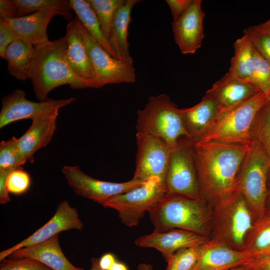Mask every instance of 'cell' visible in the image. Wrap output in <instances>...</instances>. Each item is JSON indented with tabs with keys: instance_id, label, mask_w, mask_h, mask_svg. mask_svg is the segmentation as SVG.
<instances>
[{
	"instance_id": "6da1fadb",
	"label": "cell",
	"mask_w": 270,
	"mask_h": 270,
	"mask_svg": "<svg viewBox=\"0 0 270 270\" xmlns=\"http://www.w3.org/2000/svg\"><path fill=\"white\" fill-rule=\"evenodd\" d=\"M202 199L212 207L236 190L250 145L192 140Z\"/></svg>"
},
{
	"instance_id": "7a4b0ae2",
	"label": "cell",
	"mask_w": 270,
	"mask_h": 270,
	"mask_svg": "<svg viewBox=\"0 0 270 270\" xmlns=\"http://www.w3.org/2000/svg\"><path fill=\"white\" fill-rule=\"evenodd\" d=\"M67 48L65 36L34 47L29 79L39 102L48 99L49 92L62 85L68 84L72 89L93 88L91 82L80 78L72 70L66 58Z\"/></svg>"
},
{
	"instance_id": "3957f363",
	"label": "cell",
	"mask_w": 270,
	"mask_h": 270,
	"mask_svg": "<svg viewBox=\"0 0 270 270\" xmlns=\"http://www.w3.org/2000/svg\"><path fill=\"white\" fill-rule=\"evenodd\" d=\"M148 213L154 230L178 228L210 238L212 208L202 200L165 194Z\"/></svg>"
},
{
	"instance_id": "277c9868",
	"label": "cell",
	"mask_w": 270,
	"mask_h": 270,
	"mask_svg": "<svg viewBox=\"0 0 270 270\" xmlns=\"http://www.w3.org/2000/svg\"><path fill=\"white\" fill-rule=\"evenodd\" d=\"M210 239L243 251L254 220L245 198L236 188L212 207Z\"/></svg>"
},
{
	"instance_id": "5b68a950",
	"label": "cell",
	"mask_w": 270,
	"mask_h": 270,
	"mask_svg": "<svg viewBox=\"0 0 270 270\" xmlns=\"http://www.w3.org/2000/svg\"><path fill=\"white\" fill-rule=\"evenodd\" d=\"M267 103V98L260 92L250 98L220 113L206 132L198 140L250 145V132L260 110Z\"/></svg>"
},
{
	"instance_id": "8992f818",
	"label": "cell",
	"mask_w": 270,
	"mask_h": 270,
	"mask_svg": "<svg viewBox=\"0 0 270 270\" xmlns=\"http://www.w3.org/2000/svg\"><path fill=\"white\" fill-rule=\"evenodd\" d=\"M136 133L164 140L172 149L183 137L190 138L180 109L170 96L162 94L149 98L145 107L137 111Z\"/></svg>"
},
{
	"instance_id": "52a82bcc",
	"label": "cell",
	"mask_w": 270,
	"mask_h": 270,
	"mask_svg": "<svg viewBox=\"0 0 270 270\" xmlns=\"http://www.w3.org/2000/svg\"><path fill=\"white\" fill-rule=\"evenodd\" d=\"M270 160L261 145L252 140L238 174L236 188L245 198L254 221L265 212Z\"/></svg>"
},
{
	"instance_id": "ba28073f",
	"label": "cell",
	"mask_w": 270,
	"mask_h": 270,
	"mask_svg": "<svg viewBox=\"0 0 270 270\" xmlns=\"http://www.w3.org/2000/svg\"><path fill=\"white\" fill-rule=\"evenodd\" d=\"M164 186L166 194L202 200L192 139L182 138L172 149Z\"/></svg>"
},
{
	"instance_id": "9c48e42d",
	"label": "cell",
	"mask_w": 270,
	"mask_h": 270,
	"mask_svg": "<svg viewBox=\"0 0 270 270\" xmlns=\"http://www.w3.org/2000/svg\"><path fill=\"white\" fill-rule=\"evenodd\" d=\"M166 194L164 184L158 178H152L140 186L116 195L100 204L117 211L121 222L132 228Z\"/></svg>"
},
{
	"instance_id": "30bf717a",
	"label": "cell",
	"mask_w": 270,
	"mask_h": 270,
	"mask_svg": "<svg viewBox=\"0 0 270 270\" xmlns=\"http://www.w3.org/2000/svg\"><path fill=\"white\" fill-rule=\"evenodd\" d=\"M78 24L96 74L94 88L110 84L134 82L136 74L134 66L112 57L90 36L80 20Z\"/></svg>"
},
{
	"instance_id": "8fae6325",
	"label": "cell",
	"mask_w": 270,
	"mask_h": 270,
	"mask_svg": "<svg viewBox=\"0 0 270 270\" xmlns=\"http://www.w3.org/2000/svg\"><path fill=\"white\" fill-rule=\"evenodd\" d=\"M137 154L132 179L146 182L158 178L164 184L172 149L162 140L136 133Z\"/></svg>"
},
{
	"instance_id": "7c38bea8",
	"label": "cell",
	"mask_w": 270,
	"mask_h": 270,
	"mask_svg": "<svg viewBox=\"0 0 270 270\" xmlns=\"http://www.w3.org/2000/svg\"><path fill=\"white\" fill-rule=\"evenodd\" d=\"M62 172L76 194L99 204L112 197L140 186L145 182L132 178L124 182L103 181L88 176L77 166H64Z\"/></svg>"
},
{
	"instance_id": "4fadbf2b",
	"label": "cell",
	"mask_w": 270,
	"mask_h": 270,
	"mask_svg": "<svg viewBox=\"0 0 270 270\" xmlns=\"http://www.w3.org/2000/svg\"><path fill=\"white\" fill-rule=\"evenodd\" d=\"M76 99L54 100L48 98L43 102H36L28 100L24 92L16 89L2 98L0 112V128L13 122L33 118L44 112L66 106Z\"/></svg>"
},
{
	"instance_id": "5bb4252c",
	"label": "cell",
	"mask_w": 270,
	"mask_h": 270,
	"mask_svg": "<svg viewBox=\"0 0 270 270\" xmlns=\"http://www.w3.org/2000/svg\"><path fill=\"white\" fill-rule=\"evenodd\" d=\"M84 226L76 209L68 200H63L58 204L54 216L42 226L16 245L0 252V261L18 250L42 242L63 231L81 230Z\"/></svg>"
},
{
	"instance_id": "9a60e30c",
	"label": "cell",
	"mask_w": 270,
	"mask_h": 270,
	"mask_svg": "<svg viewBox=\"0 0 270 270\" xmlns=\"http://www.w3.org/2000/svg\"><path fill=\"white\" fill-rule=\"evenodd\" d=\"M202 2L194 0L182 15L172 24L175 42L184 54H194L202 46L204 18Z\"/></svg>"
},
{
	"instance_id": "2e32d148",
	"label": "cell",
	"mask_w": 270,
	"mask_h": 270,
	"mask_svg": "<svg viewBox=\"0 0 270 270\" xmlns=\"http://www.w3.org/2000/svg\"><path fill=\"white\" fill-rule=\"evenodd\" d=\"M58 111L54 110L33 118L29 128L18 138V152L24 164L27 162L34 163L36 152L51 141L56 129Z\"/></svg>"
},
{
	"instance_id": "e0dca14e",
	"label": "cell",
	"mask_w": 270,
	"mask_h": 270,
	"mask_svg": "<svg viewBox=\"0 0 270 270\" xmlns=\"http://www.w3.org/2000/svg\"><path fill=\"white\" fill-rule=\"evenodd\" d=\"M210 238L186 230L173 228L169 230L142 236L134 241L140 248H154L160 252L166 262L176 251L184 248L201 246Z\"/></svg>"
},
{
	"instance_id": "ac0fdd59",
	"label": "cell",
	"mask_w": 270,
	"mask_h": 270,
	"mask_svg": "<svg viewBox=\"0 0 270 270\" xmlns=\"http://www.w3.org/2000/svg\"><path fill=\"white\" fill-rule=\"evenodd\" d=\"M254 257L245 251L238 250L210 239L202 247L193 270H227L246 264Z\"/></svg>"
},
{
	"instance_id": "d6986e66",
	"label": "cell",
	"mask_w": 270,
	"mask_h": 270,
	"mask_svg": "<svg viewBox=\"0 0 270 270\" xmlns=\"http://www.w3.org/2000/svg\"><path fill=\"white\" fill-rule=\"evenodd\" d=\"M58 13L49 9L16 18H4L16 38L22 40L34 47L49 42L47 28L52 19Z\"/></svg>"
},
{
	"instance_id": "ffe728a7",
	"label": "cell",
	"mask_w": 270,
	"mask_h": 270,
	"mask_svg": "<svg viewBox=\"0 0 270 270\" xmlns=\"http://www.w3.org/2000/svg\"><path fill=\"white\" fill-rule=\"evenodd\" d=\"M76 16L68 22L65 34L68 40L67 62L74 72L79 78L91 82L94 88L96 74L88 54Z\"/></svg>"
},
{
	"instance_id": "44dd1931",
	"label": "cell",
	"mask_w": 270,
	"mask_h": 270,
	"mask_svg": "<svg viewBox=\"0 0 270 270\" xmlns=\"http://www.w3.org/2000/svg\"><path fill=\"white\" fill-rule=\"evenodd\" d=\"M260 92L250 83L228 72L206 92L216 100L220 112L237 106Z\"/></svg>"
},
{
	"instance_id": "7402d4cb",
	"label": "cell",
	"mask_w": 270,
	"mask_h": 270,
	"mask_svg": "<svg viewBox=\"0 0 270 270\" xmlns=\"http://www.w3.org/2000/svg\"><path fill=\"white\" fill-rule=\"evenodd\" d=\"M220 111L216 100L206 92L195 106L180 109L184 126L190 138H200L214 122Z\"/></svg>"
},
{
	"instance_id": "603a6c76",
	"label": "cell",
	"mask_w": 270,
	"mask_h": 270,
	"mask_svg": "<svg viewBox=\"0 0 270 270\" xmlns=\"http://www.w3.org/2000/svg\"><path fill=\"white\" fill-rule=\"evenodd\" d=\"M59 234L42 242L23 248L13 252L12 258H28L40 262L53 270H84L74 266L63 253Z\"/></svg>"
},
{
	"instance_id": "cb8c5ba5",
	"label": "cell",
	"mask_w": 270,
	"mask_h": 270,
	"mask_svg": "<svg viewBox=\"0 0 270 270\" xmlns=\"http://www.w3.org/2000/svg\"><path fill=\"white\" fill-rule=\"evenodd\" d=\"M141 0H126L116 14L109 42L120 61L133 66V60L129 52L128 41V30L132 21L131 12L133 7Z\"/></svg>"
},
{
	"instance_id": "d4e9b609",
	"label": "cell",
	"mask_w": 270,
	"mask_h": 270,
	"mask_svg": "<svg viewBox=\"0 0 270 270\" xmlns=\"http://www.w3.org/2000/svg\"><path fill=\"white\" fill-rule=\"evenodd\" d=\"M35 53L34 47L26 42L16 38L7 48L4 59L8 62L10 74L20 80L29 78L31 62Z\"/></svg>"
},
{
	"instance_id": "484cf974",
	"label": "cell",
	"mask_w": 270,
	"mask_h": 270,
	"mask_svg": "<svg viewBox=\"0 0 270 270\" xmlns=\"http://www.w3.org/2000/svg\"><path fill=\"white\" fill-rule=\"evenodd\" d=\"M68 2L80 22L90 36L112 57L118 60L102 32L97 16L86 0H69Z\"/></svg>"
},
{
	"instance_id": "4316f807",
	"label": "cell",
	"mask_w": 270,
	"mask_h": 270,
	"mask_svg": "<svg viewBox=\"0 0 270 270\" xmlns=\"http://www.w3.org/2000/svg\"><path fill=\"white\" fill-rule=\"evenodd\" d=\"M234 54L228 72L250 83L254 47L244 35L237 39L233 44Z\"/></svg>"
},
{
	"instance_id": "83f0119b",
	"label": "cell",
	"mask_w": 270,
	"mask_h": 270,
	"mask_svg": "<svg viewBox=\"0 0 270 270\" xmlns=\"http://www.w3.org/2000/svg\"><path fill=\"white\" fill-rule=\"evenodd\" d=\"M270 248V212L254 221L246 239L243 251L254 258L264 254Z\"/></svg>"
},
{
	"instance_id": "f1b7e54d",
	"label": "cell",
	"mask_w": 270,
	"mask_h": 270,
	"mask_svg": "<svg viewBox=\"0 0 270 270\" xmlns=\"http://www.w3.org/2000/svg\"><path fill=\"white\" fill-rule=\"evenodd\" d=\"M17 9L18 18L49 10H56L66 20H72V8L66 0H12Z\"/></svg>"
},
{
	"instance_id": "f546056e",
	"label": "cell",
	"mask_w": 270,
	"mask_h": 270,
	"mask_svg": "<svg viewBox=\"0 0 270 270\" xmlns=\"http://www.w3.org/2000/svg\"><path fill=\"white\" fill-rule=\"evenodd\" d=\"M97 16L102 32L108 40L116 14L126 0H86Z\"/></svg>"
},
{
	"instance_id": "4dcf8cb0",
	"label": "cell",
	"mask_w": 270,
	"mask_h": 270,
	"mask_svg": "<svg viewBox=\"0 0 270 270\" xmlns=\"http://www.w3.org/2000/svg\"><path fill=\"white\" fill-rule=\"evenodd\" d=\"M250 136L258 142L270 160V106L267 103L260 110L253 122Z\"/></svg>"
},
{
	"instance_id": "1f68e13d",
	"label": "cell",
	"mask_w": 270,
	"mask_h": 270,
	"mask_svg": "<svg viewBox=\"0 0 270 270\" xmlns=\"http://www.w3.org/2000/svg\"><path fill=\"white\" fill-rule=\"evenodd\" d=\"M250 83L266 96L270 94V64L254 48Z\"/></svg>"
},
{
	"instance_id": "d6a6232c",
	"label": "cell",
	"mask_w": 270,
	"mask_h": 270,
	"mask_svg": "<svg viewBox=\"0 0 270 270\" xmlns=\"http://www.w3.org/2000/svg\"><path fill=\"white\" fill-rule=\"evenodd\" d=\"M18 138L12 136L0 143V172H10L24 165L18 150Z\"/></svg>"
},
{
	"instance_id": "836d02e7",
	"label": "cell",
	"mask_w": 270,
	"mask_h": 270,
	"mask_svg": "<svg viewBox=\"0 0 270 270\" xmlns=\"http://www.w3.org/2000/svg\"><path fill=\"white\" fill-rule=\"evenodd\" d=\"M203 244L176 251L167 262L168 265L165 270H193L198 262Z\"/></svg>"
},
{
	"instance_id": "e575fe53",
	"label": "cell",
	"mask_w": 270,
	"mask_h": 270,
	"mask_svg": "<svg viewBox=\"0 0 270 270\" xmlns=\"http://www.w3.org/2000/svg\"><path fill=\"white\" fill-rule=\"evenodd\" d=\"M244 35L270 64V32L260 24L246 28Z\"/></svg>"
},
{
	"instance_id": "d590c367",
	"label": "cell",
	"mask_w": 270,
	"mask_h": 270,
	"mask_svg": "<svg viewBox=\"0 0 270 270\" xmlns=\"http://www.w3.org/2000/svg\"><path fill=\"white\" fill-rule=\"evenodd\" d=\"M6 187L9 193L20 194L26 192L30 187V178L22 168L12 171L6 180Z\"/></svg>"
},
{
	"instance_id": "8d00e7d4",
	"label": "cell",
	"mask_w": 270,
	"mask_h": 270,
	"mask_svg": "<svg viewBox=\"0 0 270 270\" xmlns=\"http://www.w3.org/2000/svg\"><path fill=\"white\" fill-rule=\"evenodd\" d=\"M0 270H53L34 259L28 258L4 260Z\"/></svg>"
},
{
	"instance_id": "74e56055",
	"label": "cell",
	"mask_w": 270,
	"mask_h": 270,
	"mask_svg": "<svg viewBox=\"0 0 270 270\" xmlns=\"http://www.w3.org/2000/svg\"><path fill=\"white\" fill-rule=\"evenodd\" d=\"M16 39L14 33L4 18H0V56L4 58L8 46Z\"/></svg>"
},
{
	"instance_id": "f35d334b",
	"label": "cell",
	"mask_w": 270,
	"mask_h": 270,
	"mask_svg": "<svg viewBox=\"0 0 270 270\" xmlns=\"http://www.w3.org/2000/svg\"><path fill=\"white\" fill-rule=\"evenodd\" d=\"M194 0H166L169 6L173 22L178 20L186 11Z\"/></svg>"
},
{
	"instance_id": "ab89813d",
	"label": "cell",
	"mask_w": 270,
	"mask_h": 270,
	"mask_svg": "<svg viewBox=\"0 0 270 270\" xmlns=\"http://www.w3.org/2000/svg\"><path fill=\"white\" fill-rule=\"evenodd\" d=\"M0 18H18L16 7L12 0H0Z\"/></svg>"
},
{
	"instance_id": "60d3db41",
	"label": "cell",
	"mask_w": 270,
	"mask_h": 270,
	"mask_svg": "<svg viewBox=\"0 0 270 270\" xmlns=\"http://www.w3.org/2000/svg\"><path fill=\"white\" fill-rule=\"evenodd\" d=\"M248 264L250 270H270V254L256 257Z\"/></svg>"
},
{
	"instance_id": "b9f144b4",
	"label": "cell",
	"mask_w": 270,
	"mask_h": 270,
	"mask_svg": "<svg viewBox=\"0 0 270 270\" xmlns=\"http://www.w3.org/2000/svg\"><path fill=\"white\" fill-rule=\"evenodd\" d=\"M10 172H0V204H4L10 201V198L6 184V178Z\"/></svg>"
},
{
	"instance_id": "7bdbcfd3",
	"label": "cell",
	"mask_w": 270,
	"mask_h": 270,
	"mask_svg": "<svg viewBox=\"0 0 270 270\" xmlns=\"http://www.w3.org/2000/svg\"><path fill=\"white\" fill-rule=\"evenodd\" d=\"M116 262L114 256L112 254L108 253L99 259V266L103 270H109Z\"/></svg>"
},
{
	"instance_id": "ee69618b",
	"label": "cell",
	"mask_w": 270,
	"mask_h": 270,
	"mask_svg": "<svg viewBox=\"0 0 270 270\" xmlns=\"http://www.w3.org/2000/svg\"><path fill=\"white\" fill-rule=\"evenodd\" d=\"M265 211H270V169L268 174L267 190L264 202Z\"/></svg>"
},
{
	"instance_id": "f6af8a7d",
	"label": "cell",
	"mask_w": 270,
	"mask_h": 270,
	"mask_svg": "<svg viewBox=\"0 0 270 270\" xmlns=\"http://www.w3.org/2000/svg\"><path fill=\"white\" fill-rule=\"evenodd\" d=\"M109 270H128L127 266L124 264L116 262L112 266Z\"/></svg>"
},
{
	"instance_id": "bcb514c9",
	"label": "cell",
	"mask_w": 270,
	"mask_h": 270,
	"mask_svg": "<svg viewBox=\"0 0 270 270\" xmlns=\"http://www.w3.org/2000/svg\"><path fill=\"white\" fill-rule=\"evenodd\" d=\"M90 270H103L99 266V259L93 258L91 259V268Z\"/></svg>"
},
{
	"instance_id": "7dc6e473",
	"label": "cell",
	"mask_w": 270,
	"mask_h": 270,
	"mask_svg": "<svg viewBox=\"0 0 270 270\" xmlns=\"http://www.w3.org/2000/svg\"><path fill=\"white\" fill-rule=\"evenodd\" d=\"M137 270H153V268L150 264L142 263L138 266Z\"/></svg>"
},
{
	"instance_id": "c3c4849f",
	"label": "cell",
	"mask_w": 270,
	"mask_h": 270,
	"mask_svg": "<svg viewBox=\"0 0 270 270\" xmlns=\"http://www.w3.org/2000/svg\"><path fill=\"white\" fill-rule=\"evenodd\" d=\"M227 270H250V266L247 264L232 268Z\"/></svg>"
},
{
	"instance_id": "681fc988",
	"label": "cell",
	"mask_w": 270,
	"mask_h": 270,
	"mask_svg": "<svg viewBox=\"0 0 270 270\" xmlns=\"http://www.w3.org/2000/svg\"><path fill=\"white\" fill-rule=\"evenodd\" d=\"M262 26L270 32V18L266 22L260 24Z\"/></svg>"
},
{
	"instance_id": "f907efd6",
	"label": "cell",
	"mask_w": 270,
	"mask_h": 270,
	"mask_svg": "<svg viewBox=\"0 0 270 270\" xmlns=\"http://www.w3.org/2000/svg\"><path fill=\"white\" fill-rule=\"evenodd\" d=\"M267 102H268V104L270 106V94L268 95V96L267 97Z\"/></svg>"
},
{
	"instance_id": "816d5d0a",
	"label": "cell",
	"mask_w": 270,
	"mask_h": 270,
	"mask_svg": "<svg viewBox=\"0 0 270 270\" xmlns=\"http://www.w3.org/2000/svg\"><path fill=\"white\" fill-rule=\"evenodd\" d=\"M270 254V248L264 254L262 255L267 254Z\"/></svg>"
},
{
	"instance_id": "f5cc1de1",
	"label": "cell",
	"mask_w": 270,
	"mask_h": 270,
	"mask_svg": "<svg viewBox=\"0 0 270 270\" xmlns=\"http://www.w3.org/2000/svg\"><path fill=\"white\" fill-rule=\"evenodd\" d=\"M268 212H270V211H268Z\"/></svg>"
}]
</instances>
